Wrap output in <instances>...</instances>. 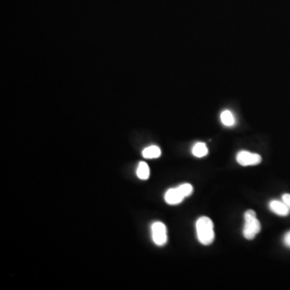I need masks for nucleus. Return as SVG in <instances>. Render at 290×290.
I'll use <instances>...</instances> for the list:
<instances>
[{"label":"nucleus","mask_w":290,"mask_h":290,"mask_svg":"<svg viewBox=\"0 0 290 290\" xmlns=\"http://www.w3.org/2000/svg\"><path fill=\"white\" fill-rule=\"evenodd\" d=\"M196 232L199 242L203 245L212 244L214 240V224L210 218L202 216L196 222Z\"/></svg>","instance_id":"obj_1"},{"label":"nucleus","mask_w":290,"mask_h":290,"mask_svg":"<svg viewBox=\"0 0 290 290\" xmlns=\"http://www.w3.org/2000/svg\"><path fill=\"white\" fill-rule=\"evenodd\" d=\"M193 191L192 184L184 183L176 188H170L164 194V200L168 205H178L184 200V198L192 194Z\"/></svg>","instance_id":"obj_2"},{"label":"nucleus","mask_w":290,"mask_h":290,"mask_svg":"<svg viewBox=\"0 0 290 290\" xmlns=\"http://www.w3.org/2000/svg\"><path fill=\"white\" fill-rule=\"evenodd\" d=\"M244 221V226L242 230L244 236L246 240H252L260 232V222L257 220L256 214L252 210H248L245 212Z\"/></svg>","instance_id":"obj_3"},{"label":"nucleus","mask_w":290,"mask_h":290,"mask_svg":"<svg viewBox=\"0 0 290 290\" xmlns=\"http://www.w3.org/2000/svg\"><path fill=\"white\" fill-rule=\"evenodd\" d=\"M152 238L158 246H164L167 242V229L162 222H155L151 226Z\"/></svg>","instance_id":"obj_4"},{"label":"nucleus","mask_w":290,"mask_h":290,"mask_svg":"<svg viewBox=\"0 0 290 290\" xmlns=\"http://www.w3.org/2000/svg\"><path fill=\"white\" fill-rule=\"evenodd\" d=\"M236 160L242 166H256L260 163L262 158L259 154H252L248 151H240L237 154Z\"/></svg>","instance_id":"obj_5"},{"label":"nucleus","mask_w":290,"mask_h":290,"mask_svg":"<svg viewBox=\"0 0 290 290\" xmlns=\"http://www.w3.org/2000/svg\"><path fill=\"white\" fill-rule=\"evenodd\" d=\"M270 209L271 212L280 216H287L290 212V208L286 202L278 200L270 202Z\"/></svg>","instance_id":"obj_6"},{"label":"nucleus","mask_w":290,"mask_h":290,"mask_svg":"<svg viewBox=\"0 0 290 290\" xmlns=\"http://www.w3.org/2000/svg\"><path fill=\"white\" fill-rule=\"evenodd\" d=\"M160 154H162V151L160 150V148L156 145H152L150 147L146 148L142 152L144 158H147V159L158 158Z\"/></svg>","instance_id":"obj_7"},{"label":"nucleus","mask_w":290,"mask_h":290,"mask_svg":"<svg viewBox=\"0 0 290 290\" xmlns=\"http://www.w3.org/2000/svg\"><path fill=\"white\" fill-rule=\"evenodd\" d=\"M192 154L196 158H204L208 154V147H206V144L198 142V143L194 145L193 148H192Z\"/></svg>","instance_id":"obj_8"},{"label":"nucleus","mask_w":290,"mask_h":290,"mask_svg":"<svg viewBox=\"0 0 290 290\" xmlns=\"http://www.w3.org/2000/svg\"><path fill=\"white\" fill-rule=\"evenodd\" d=\"M137 176L141 180H147L150 178V167L145 162H140L139 166L136 170Z\"/></svg>","instance_id":"obj_9"},{"label":"nucleus","mask_w":290,"mask_h":290,"mask_svg":"<svg viewBox=\"0 0 290 290\" xmlns=\"http://www.w3.org/2000/svg\"><path fill=\"white\" fill-rule=\"evenodd\" d=\"M220 120L222 124L226 126H234L236 124L234 114H232L230 110H226L222 112L220 116Z\"/></svg>","instance_id":"obj_10"},{"label":"nucleus","mask_w":290,"mask_h":290,"mask_svg":"<svg viewBox=\"0 0 290 290\" xmlns=\"http://www.w3.org/2000/svg\"><path fill=\"white\" fill-rule=\"evenodd\" d=\"M283 241H284V245H286V246H288V248H290V232H287L286 234H284V240H283Z\"/></svg>","instance_id":"obj_11"},{"label":"nucleus","mask_w":290,"mask_h":290,"mask_svg":"<svg viewBox=\"0 0 290 290\" xmlns=\"http://www.w3.org/2000/svg\"><path fill=\"white\" fill-rule=\"evenodd\" d=\"M282 201L286 202L287 205L290 208V194H286L282 196Z\"/></svg>","instance_id":"obj_12"}]
</instances>
